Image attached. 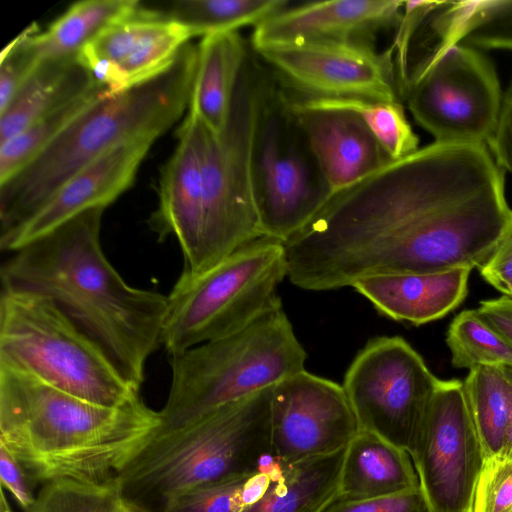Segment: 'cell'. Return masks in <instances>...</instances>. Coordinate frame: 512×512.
Wrapping results in <instances>:
<instances>
[{
  "label": "cell",
  "mask_w": 512,
  "mask_h": 512,
  "mask_svg": "<svg viewBox=\"0 0 512 512\" xmlns=\"http://www.w3.org/2000/svg\"><path fill=\"white\" fill-rule=\"evenodd\" d=\"M471 268L368 277L352 288L382 315L414 325L440 319L466 298Z\"/></svg>",
  "instance_id": "20"
},
{
  "label": "cell",
  "mask_w": 512,
  "mask_h": 512,
  "mask_svg": "<svg viewBox=\"0 0 512 512\" xmlns=\"http://www.w3.org/2000/svg\"><path fill=\"white\" fill-rule=\"evenodd\" d=\"M504 366L512 384V365L505 364ZM498 456L512 458V409L505 444Z\"/></svg>",
  "instance_id": "41"
},
{
  "label": "cell",
  "mask_w": 512,
  "mask_h": 512,
  "mask_svg": "<svg viewBox=\"0 0 512 512\" xmlns=\"http://www.w3.org/2000/svg\"><path fill=\"white\" fill-rule=\"evenodd\" d=\"M0 478L2 486L11 492L21 508L27 512L35 502L33 481L20 461L0 444Z\"/></svg>",
  "instance_id": "37"
},
{
  "label": "cell",
  "mask_w": 512,
  "mask_h": 512,
  "mask_svg": "<svg viewBox=\"0 0 512 512\" xmlns=\"http://www.w3.org/2000/svg\"><path fill=\"white\" fill-rule=\"evenodd\" d=\"M471 512H512V458L495 456L484 461Z\"/></svg>",
  "instance_id": "34"
},
{
  "label": "cell",
  "mask_w": 512,
  "mask_h": 512,
  "mask_svg": "<svg viewBox=\"0 0 512 512\" xmlns=\"http://www.w3.org/2000/svg\"><path fill=\"white\" fill-rule=\"evenodd\" d=\"M430 512H471L484 454L463 382L441 380L410 454Z\"/></svg>",
  "instance_id": "13"
},
{
  "label": "cell",
  "mask_w": 512,
  "mask_h": 512,
  "mask_svg": "<svg viewBox=\"0 0 512 512\" xmlns=\"http://www.w3.org/2000/svg\"><path fill=\"white\" fill-rule=\"evenodd\" d=\"M154 141L122 143L75 172L29 217L0 234L1 250L12 253L87 210L106 208L132 185Z\"/></svg>",
  "instance_id": "16"
},
{
  "label": "cell",
  "mask_w": 512,
  "mask_h": 512,
  "mask_svg": "<svg viewBox=\"0 0 512 512\" xmlns=\"http://www.w3.org/2000/svg\"><path fill=\"white\" fill-rule=\"evenodd\" d=\"M512 225L485 145L434 142L334 194L283 243L287 278L328 291L364 278L482 266Z\"/></svg>",
  "instance_id": "1"
},
{
  "label": "cell",
  "mask_w": 512,
  "mask_h": 512,
  "mask_svg": "<svg viewBox=\"0 0 512 512\" xmlns=\"http://www.w3.org/2000/svg\"><path fill=\"white\" fill-rule=\"evenodd\" d=\"M248 55L246 42L238 31L205 35L198 45L188 110L216 134L227 124L236 85Z\"/></svg>",
  "instance_id": "23"
},
{
  "label": "cell",
  "mask_w": 512,
  "mask_h": 512,
  "mask_svg": "<svg viewBox=\"0 0 512 512\" xmlns=\"http://www.w3.org/2000/svg\"><path fill=\"white\" fill-rule=\"evenodd\" d=\"M270 423L281 466L340 451L359 431L343 386L305 369L273 386Z\"/></svg>",
  "instance_id": "15"
},
{
  "label": "cell",
  "mask_w": 512,
  "mask_h": 512,
  "mask_svg": "<svg viewBox=\"0 0 512 512\" xmlns=\"http://www.w3.org/2000/svg\"><path fill=\"white\" fill-rule=\"evenodd\" d=\"M272 388L182 429L152 435L116 477L124 507L167 512L191 490L243 478L276 462L271 449Z\"/></svg>",
  "instance_id": "5"
},
{
  "label": "cell",
  "mask_w": 512,
  "mask_h": 512,
  "mask_svg": "<svg viewBox=\"0 0 512 512\" xmlns=\"http://www.w3.org/2000/svg\"><path fill=\"white\" fill-rule=\"evenodd\" d=\"M427 20L435 43L512 49V0L440 1Z\"/></svg>",
  "instance_id": "25"
},
{
  "label": "cell",
  "mask_w": 512,
  "mask_h": 512,
  "mask_svg": "<svg viewBox=\"0 0 512 512\" xmlns=\"http://www.w3.org/2000/svg\"><path fill=\"white\" fill-rule=\"evenodd\" d=\"M480 317L512 346V297L483 300L476 309Z\"/></svg>",
  "instance_id": "40"
},
{
  "label": "cell",
  "mask_w": 512,
  "mask_h": 512,
  "mask_svg": "<svg viewBox=\"0 0 512 512\" xmlns=\"http://www.w3.org/2000/svg\"><path fill=\"white\" fill-rule=\"evenodd\" d=\"M104 207L87 210L11 253L3 289L51 300L138 389L162 345L167 296L128 285L103 252Z\"/></svg>",
  "instance_id": "2"
},
{
  "label": "cell",
  "mask_w": 512,
  "mask_h": 512,
  "mask_svg": "<svg viewBox=\"0 0 512 512\" xmlns=\"http://www.w3.org/2000/svg\"><path fill=\"white\" fill-rule=\"evenodd\" d=\"M508 296L512 297V290H511V292L509 293V295H508Z\"/></svg>",
  "instance_id": "43"
},
{
  "label": "cell",
  "mask_w": 512,
  "mask_h": 512,
  "mask_svg": "<svg viewBox=\"0 0 512 512\" xmlns=\"http://www.w3.org/2000/svg\"><path fill=\"white\" fill-rule=\"evenodd\" d=\"M307 354L283 308L243 330L169 356L171 384L153 435L189 426L304 370Z\"/></svg>",
  "instance_id": "6"
},
{
  "label": "cell",
  "mask_w": 512,
  "mask_h": 512,
  "mask_svg": "<svg viewBox=\"0 0 512 512\" xmlns=\"http://www.w3.org/2000/svg\"><path fill=\"white\" fill-rule=\"evenodd\" d=\"M440 382L405 339L379 336L354 357L342 386L359 430L411 454Z\"/></svg>",
  "instance_id": "12"
},
{
  "label": "cell",
  "mask_w": 512,
  "mask_h": 512,
  "mask_svg": "<svg viewBox=\"0 0 512 512\" xmlns=\"http://www.w3.org/2000/svg\"><path fill=\"white\" fill-rule=\"evenodd\" d=\"M99 85L77 58L39 61L0 112V145L33 122Z\"/></svg>",
  "instance_id": "22"
},
{
  "label": "cell",
  "mask_w": 512,
  "mask_h": 512,
  "mask_svg": "<svg viewBox=\"0 0 512 512\" xmlns=\"http://www.w3.org/2000/svg\"><path fill=\"white\" fill-rule=\"evenodd\" d=\"M287 277L282 242L261 238L210 269L182 272L167 296L162 345L169 356L239 332L282 307Z\"/></svg>",
  "instance_id": "9"
},
{
  "label": "cell",
  "mask_w": 512,
  "mask_h": 512,
  "mask_svg": "<svg viewBox=\"0 0 512 512\" xmlns=\"http://www.w3.org/2000/svg\"><path fill=\"white\" fill-rule=\"evenodd\" d=\"M210 129L193 112L177 131V146L163 166L159 202L150 227L159 240L174 236L188 268L197 253L202 225V168Z\"/></svg>",
  "instance_id": "19"
},
{
  "label": "cell",
  "mask_w": 512,
  "mask_h": 512,
  "mask_svg": "<svg viewBox=\"0 0 512 512\" xmlns=\"http://www.w3.org/2000/svg\"><path fill=\"white\" fill-rule=\"evenodd\" d=\"M446 343L455 368L512 365V346L491 328L477 310H464L451 321Z\"/></svg>",
  "instance_id": "31"
},
{
  "label": "cell",
  "mask_w": 512,
  "mask_h": 512,
  "mask_svg": "<svg viewBox=\"0 0 512 512\" xmlns=\"http://www.w3.org/2000/svg\"><path fill=\"white\" fill-rule=\"evenodd\" d=\"M435 142L487 145L503 94L491 62L471 46L433 43L400 91Z\"/></svg>",
  "instance_id": "10"
},
{
  "label": "cell",
  "mask_w": 512,
  "mask_h": 512,
  "mask_svg": "<svg viewBox=\"0 0 512 512\" xmlns=\"http://www.w3.org/2000/svg\"><path fill=\"white\" fill-rule=\"evenodd\" d=\"M159 422L141 396L106 407L0 363V444L36 484H115Z\"/></svg>",
  "instance_id": "3"
},
{
  "label": "cell",
  "mask_w": 512,
  "mask_h": 512,
  "mask_svg": "<svg viewBox=\"0 0 512 512\" xmlns=\"http://www.w3.org/2000/svg\"><path fill=\"white\" fill-rule=\"evenodd\" d=\"M197 62L198 47L188 43L157 76L114 97L103 92L36 159L0 185V234L24 221L101 154L166 132L189 108Z\"/></svg>",
  "instance_id": "4"
},
{
  "label": "cell",
  "mask_w": 512,
  "mask_h": 512,
  "mask_svg": "<svg viewBox=\"0 0 512 512\" xmlns=\"http://www.w3.org/2000/svg\"><path fill=\"white\" fill-rule=\"evenodd\" d=\"M116 484L94 485L60 479L47 482L27 512H123Z\"/></svg>",
  "instance_id": "33"
},
{
  "label": "cell",
  "mask_w": 512,
  "mask_h": 512,
  "mask_svg": "<svg viewBox=\"0 0 512 512\" xmlns=\"http://www.w3.org/2000/svg\"><path fill=\"white\" fill-rule=\"evenodd\" d=\"M0 363L106 407L140 397L92 339L34 293L1 289Z\"/></svg>",
  "instance_id": "7"
},
{
  "label": "cell",
  "mask_w": 512,
  "mask_h": 512,
  "mask_svg": "<svg viewBox=\"0 0 512 512\" xmlns=\"http://www.w3.org/2000/svg\"><path fill=\"white\" fill-rule=\"evenodd\" d=\"M346 448L282 466L264 494L241 512H324L339 498Z\"/></svg>",
  "instance_id": "24"
},
{
  "label": "cell",
  "mask_w": 512,
  "mask_h": 512,
  "mask_svg": "<svg viewBox=\"0 0 512 512\" xmlns=\"http://www.w3.org/2000/svg\"><path fill=\"white\" fill-rule=\"evenodd\" d=\"M272 87L250 55L241 70L224 130H210L202 168V225L192 264L202 273L235 251L264 238L253 184V147L265 99Z\"/></svg>",
  "instance_id": "8"
},
{
  "label": "cell",
  "mask_w": 512,
  "mask_h": 512,
  "mask_svg": "<svg viewBox=\"0 0 512 512\" xmlns=\"http://www.w3.org/2000/svg\"><path fill=\"white\" fill-rule=\"evenodd\" d=\"M105 88L97 85L84 95L42 116L0 145V185L8 182L36 159Z\"/></svg>",
  "instance_id": "29"
},
{
  "label": "cell",
  "mask_w": 512,
  "mask_h": 512,
  "mask_svg": "<svg viewBox=\"0 0 512 512\" xmlns=\"http://www.w3.org/2000/svg\"><path fill=\"white\" fill-rule=\"evenodd\" d=\"M324 512H430V510L419 486L383 497L336 500Z\"/></svg>",
  "instance_id": "36"
},
{
  "label": "cell",
  "mask_w": 512,
  "mask_h": 512,
  "mask_svg": "<svg viewBox=\"0 0 512 512\" xmlns=\"http://www.w3.org/2000/svg\"><path fill=\"white\" fill-rule=\"evenodd\" d=\"M410 454L364 430L346 448L337 500H362L419 487Z\"/></svg>",
  "instance_id": "21"
},
{
  "label": "cell",
  "mask_w": 512,
  "mask_h": 512,
  "mask_svg": "<svg viewBox=\"0 0 512 512\" xmlns=\"http://www.w3.org/2000/svg\"><path fill=\"white\" fill-rule=\"evenodd\" d=\"M281 92L332 196L393 161L357 113L341 108L306 106Z\"/></svg>",
  "instance_id": "18"
},
{
  "label": "cell",
  "mask_w": 512,
  "mask_h": 512,
  "mask_svg": "<svg viewBox=\"0 0 512 512\" xmlns=\"http://www.w3.org/2000/svg\"><path fill=\"white\" fill-rule=\"evenodd\" d=\"M292 98L306 106L341 108L357 113L392 160L404 158L419 149L418 137L406 119L401 102L358 98H307L297 95Z\"/></svg>",
  "instance_id": "30"
},
{
  "label": "cell",
  "mask_w": 512,
  "mask_h": 512,
  "mask_svg": "<svg viewBox=\"0 0 512 512\" xmlns=\"http://www.w3.org/2000/svg\"><path fill=\"white\" fill-rule=\"evenodd\" d=\"M138 0H84L73 3L45 31L29 39L38 61L77 58L106 29L131 16Z\"/></svg>",
  "instance_id": "26"
},
{
  "label": "cell",
  "mask_w": 512,
  "mask_h": 512,
  "mask_svg": "<svg viewBox=\"0 0 512 512\" xmlns=\"http://www.w3.org/2000/svg\"><path fill=\"white\" fill-rule=\"evenodd\" d=\"M123 512H138V511H134V510H130V509L125 508Z\"/></svg>",
  "instance_id": "42"
},
{
  "label": "cell",
  "mask_w": 512,
  "mask_h": 512,
  "mask_svg": "<svg viewBox=\"0 0 512 512\" xmlns=\"http://www.w3.org/2000/svg\"><path fill=\"white\" fill-rule=\"evenodd\" d=\"M287 0H176L156 8L165 17L192 29L195 35L237 31L263 22L287 8Z\"/></svg>",
  "instance_id": "28"
},
{
  "label": "cell",
  "mask_w": 512,
  "mask_h": 512,
  "mask_svg": "<svg viewBox=\"0 0 512 512\" xmlns=\"http://www.w3.org/2000/svg\"><path fill=\"white\" fill-rule=\"evenodd\" d=\"M463 391L485 460L500 455L512 409V384L505 366L470 369Z\"/></svg>",
  "instance_id": "27"
},
{
  "label": "cell",
  "mask_w": 512,
  "mask_h": 512,
  "mask_svg": "<svg viewBox=\"0 0 512 512\" xmlns=\"http://www.w3.org/2000/svg\"><path fill=\"white\" fill-rule=\"evenodd\" d=\"M438 3L439 1H404L397 34L392 44L399 93L408 78L409 51L413 35Z\"/></svg>",
  "instance_id": "35"
},
{
  "label": "cell",
  "mask_w": 512,
  "mask_h": 512,
  "mask_svg": "<svg viewBox=\"0 0 512 512\" xmlns=\"http://www.w3.org/2000/svg\"><path fill=\"white\" fill-rule=\"evenodd\" d=\"M281 469L276 461L252 475L191 490L176 498L167 512H241L264 494Z\"/></svg>",
  "instance_id": "32"
},
{
  "label": "cell",
  "mask_w": 512,
  "mask_h": 512,
  "mask_svg": "<svg viewBox=\"0 0 512 512\" xmlns=\"http://www.w3.org/2000/svg\"><path fill=\"white\" fill-rule=\"evenodd\" d=\"M252 171L255 201L265 238L286 242L332 197L281 90L273 85L257 125Z\"/></svg>",
  "instance_id": "11"
},
{
  "label": "cell",
  "mask_w": 512,
  "mask_h": 512,
  "mask_svg": "<svg viewBox=\"0 0 512 512\" xmlns=\"http://www.w3.org/2000/svg\"><path fill=\"white\" fill-rule=\"evenodd\" d=\"M488 146L499 167L512 173V82L503 95L497 126Z\"/></svg>",
  "instance_id": "39"
},
{
  "label": "cell",
  "mask_w": 512,
  "mask_h": 512,
  "mask_svg": "<svg viewBox=\"0 0 512 512\" xmlns=\"http://www.w3.org/2000/svg\"><path fill=\"white\" fill-rule=\"evenodd\" d=\"M253 50L297 96L401 102L392 46L377 52L366 43L305 42Z\"/></svg>",
  "instance_id": "14"
},
{
  "label": "cell",
  "mask_w": 512,
  "mask_h": 512,
  "mask_svg": "<svg viewBox=\"0 0 512 512\" xmlns=\"http://www.w3.org/2000/svg\"><path fill=\"white\" fill-rule=\"evenodd\" d=\"M404 1L331 0L285 8L255 26L253 49L305 42L370 44L383 29L397 26Z\"/></svg>",
  "instance_id": "17"
},
{
  "label": "cell",
  "mask_w": 512,
  "mask_h": 512,
  "mask_svg": "<svg viewBox=\"0 0 512 512\" xmlns=\"http://www.w3.org/2000/svg\"><path fill=\"white\" fill-rule=\"evenodd\" d=\"M479 271L486 282L509 295L512 290V225Z\"/></svg>",
  "instance_id": "38"
}]
</instances>
